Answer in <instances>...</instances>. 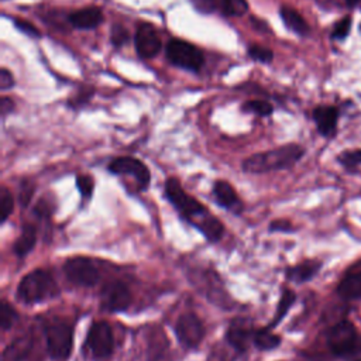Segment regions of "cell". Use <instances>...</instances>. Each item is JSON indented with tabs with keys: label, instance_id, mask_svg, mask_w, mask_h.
I'll return each instance as SVG.
<instances>
[{
	"label": "cell",
	"instance_id": "21",
	"mask_svg": "<svg viewBox=\"0 0 361 361\" xmlns=\"http://www.w3.org/2000/svg\"><path fill=\"white\" fill-rule=\"evenodd\" d=\"M279 14H281V18L283 20L285 25L292 30L293 32H296L298 35H306L309 32V25L306 23V20L292 7L289 6H282L279 8Z\"/></svg>",
	"mask_w": 361,
	"mask_h": 361
},
{
	"label": "cell",
	"instance_id": "7",
	"mask_svg": "<svg viewBox=\"0 0 361 361\" xmlns=\"http://www.w3.org/2000/svg\"><path fill=\"white\" fill-rule=\"evenodd\" d=\"M86 347L93 358L106 361L114 351V337L110 324L104 320H96L90 324L86 336Z\"/></svg>",
	"mask_w": 361,
	"mask_h": 361
},
{
	"label": "cell",
	"instance_id": "28",
	"mask_svg": "<svg viewBox=\"0 0 361 361\" xmlns=\"http://www.w3.org/2000/svg\"><path fill=\"white\" fill-rule=\"evenodd\" d=\"M243 110L250 111V113H255L261 117H267L272 113L274 107H272L271 103H268L265 100H247L243 104Z\"/></svg>",
	"mask_w": 361,
	"mask_h": 361
},
{
	"label": "cell",
	"instance_id": "1",
	"mask_svg": "<svg viewBox=\"0 0 361 361\" xmlns=\"http://www.w3.org/2000/svg\"><path fill=\"white\" fill-rule=\"evenodd\" d=\"M165 196L179 216L196 227L209 241L217 243L224 234L223 223L197 199L188 195L176 178L165 180Z\"/></svg>",
	"mask_w": 361,
	"mask_h": 361
},
{
	"label": "cell",
	"instance_id": "31",
	"mask_svg": "<svg viewBox=\"0 0 361 361\" xmlns=\"http://www.w3.org/2000/svg\"><path fill=\"white\" fill-rule=\"evenodd\" d=\"M93 93H94V89H93L92 86H82V87L78 90V93H76L72 99H69L68 104H69L71 107H73V109L82 107L83 104H86V103L90 100V97L93 96Z\"/></svg>",
	"mask_w": 361,
	"mask_h": 361
},
{
	"label": "cell",
	"instance_id": "37",
	"mask_svg": "<svg viewBox=\"0 0 361 361\" xmlns=\"http://www.w3.org/2000/svg\"><path fill=\"white\" fill-rule=\"evenodd\" d=\"M14 86V78L7 68L0 69V89L7 90Z\"/></svg>",
	"mask_w": 361,
	"mask_h": 361
},
{
	"label": "cell",
	"instance_id": "10",
	"mask_svg": "<svg viewBox=\"0 0 361 361\" xmlns=\"http://www.w3.org/2000/svg\"><path fill=\"white\" fill-rule=\"evenodd\" d=\"M109 171L118 176H131L134 178L137 186L140 190H144L148 188L151 180V173L148 166L134 157H118L114 158L109 164Z\"/></svg>",
	"mask_w": 361,
	"mask_h": 361
},
{
	"label": "cell",
	"instance_id": "14",
	"mask_svg": "<svg viewBox=\"0 0 361 361\" xmlns=\"http://www.w3.org/2000/svg\"><path fill=\"white\" fill-rule=\"evenodd\" d=\"M147 358L148 361H171L169 340L161 327H154L148 333Z\"/></svg>",
	"mask_w": 361,
	"mask_h": 361
},
{
	"label": "cell",
	"instance_id": "25",
	"mask_svg": "<svg viewBox=\"0 0 361 361\" xmlns=\"http://www.w3.org/2000/svg\"><path fill=\"white\" fill-rule=\"evenodd\" d=\"M219 8L227 17H238L248 11V3L247 0H220Z\"/></svg>",
	"mask_w": 361,
	"mask_h": 361
},
{
	"label": "cell",
	"instance_id": "9",
	"mask_svg": "<svg viewBox=\"0 0 361 361\" xmlns=\"http://www.w3.org/2000/svg\"><path fill=\"white\" fill-rule=\"evenodd\" d=\"M175 333L179 343L186 348H197L204 338L206 330L203 322L193 312L180 314L175 324Z\"/></svg>",
	"mask_w": 361,
	"mask_h": 361
},
{
	"label": "cell",
	"instance_id": "44",
	"mask_svg": "<svg viewBox=\"0 0 361 361\" xmlns=\"http://www.w3.org/2000/svg\"><path fill=\"white\" fill-rule=\"evenodd\" d=\"M357 361H361V360H357Z\"/></svg>",
	"mask_w": 361,
	"mask_h": 361
},
{
	"label": "cell",
	"instance_id": "30",
	"mask_svg": "<svg viewBox=\"0 0 361 361\" xmlns=\"http://www.w3.org/2000/svg\"><path fill=\"white\" fill-rule=\"evenodd\" d=\"M76 188L80 193V196L87 200L92 197L93 189H94V180L89 175H78L76 176Z\"/></svg>",
	"mask_w": 361,
	"mask_h": 361
},
{
	"label": "cell",
	"instance_id": "40",
	"mask_svg": "<svg viewBox=\"0 0 361 361\" xmlns=\"http://www.w3.org/2000/svg\"><path fill=\"white\" fill-rule=\"evenodd\" d=\"M271 231H289L292 230V224L288 220H275L269 224Z\"/></svg>",
	"mask_w": 361,
	"mask_h": 361
},
{
	"label": "cell",
	"instance_id": "42",
	"mask_svg": "<svg viewBox=\"0 0 361 361\" xmlns=\"http://www.w3.org/2000/svg\"><path fill=\"white\" fill-rule=\"evenodd\" d=\"M224 354H217V353H212L207 361H224Z\"/></svg>",
	"mask_w": 361,
	"mask_h": 361
},
{
	"label": "cell",
	"instance_id": "43",
	"mask_svg": "<svg viewBox=\"0 0 361 361\" xmlns=\"http://www.w3.org/2000/svg\"><path fill=\"white\" fill-rule=\"evenodd\" d=\"M360 1H361V0H345L347 6H350V7H354V6H357Z\"/></svg>",
	"mask_w": 361,
	"mask_h": 361
},
{
	"label": "cell",
	"instance_id": "6",
	"mask_svg": "<svg viewBox=\"0 0 361 361\" xmlns=\"http://www.w3.org/2000/svg\"><path fill=\"white\" fill-rule=\"evenodd\" d=\"M166 58L172 65L192 72H199L204 63L203 52L196 45L179 38H172L166 44Z\"/></svg>",
	"mask_w": 361,
	"mask_h": 361
},
{
	"label": "cell",
	"instance_id": "41",
	"mask_svg": "<svg viewBox=\"0 0 361 361\" xmlns=\"http://www.w3.org/2000/svg\"><path fill=\"white\" fill-rule=\"evenodd\" d=\"M51 213V207L48 206V203L45 200H39L35 206V214L39 217H48Z\"/></svg>",
	"mask_w": 361,
	"mask_h": 361
},
{
	"label": "cell",
	"instance_id": "24",
	"mask_svg": "<svg viewBox=\"0 0 361 361\" xmlns=\"http://www.w3.org/2000/svg\"><path fill=\"white\" fill-rule=\"evenodd\" d=\"M295 299H296V295L293 290L290 289H283L282 293H281V298H279V302H278V306H276V312H275V316L272 319V322L268 324V327H275L276 324H279V322L285 317V314L288 313L289 307L295 303Z\"/></svg>",
	"mask_w": 361,
	"mask_h": 361
},
{
	"label": "cell",
	"instance_id": "4",
	"mask_svg": "<svg viewBox=\"0 0 361 361\" xmlns=\"http://www.w3.org/2000/svg\"><path fill=\"white\" fill-rule=\"evenodd\" d=\"M47 351L54 361H66L73 347V327L61 317L47 320L44 324Z\"/></svg>",
	"mask_w": 361,
	"mask_h": 361
},
{
	"label": "cell",
	"instance_id": "16",
	"mask_svg": "<svg viewBox=\"0 0 361 361\" xmlns=\"http://www.w3.org/2000/svg\"><path fill=\"white\" fill-rule=\"evenodd\" d=\"M69 23L79 30H92L99 27L104 17H103V11L102 8L96 7V6H90V7H85V8H79L73 13L69 14Z\"/></svg>",
	"mask_w": 361,
	"mask_h": 361
},
{
	"label": "cell",
	"instance_id": "20",
	"mask_svg": "<svg viewBox=\"0 0 361 361\" xmlns=\"http://www.w3.org/2000/svg\"><path fill=\"white\" fill-rule=\"evenodd\" d=\"M337 293L343 300H355L361 298V272L348 274L337 286Z\"/></svg>",
	"mask_w": 361,
	"mask_h": 361
},
{
	"label": "cell",
	"instance_id": "39",
	"mask_svg": "<svg viewBox=\"0 0 361 361\" xmlns=\"http://www.w3.org/2000/svg\"><path fill=\"white\" fill-rule=\"evenodd\" d=\"M14 107H16V104L10 97H6V96L1 97V100H0V113H1L3 117L10 114L14 110Z\"/></svg>",
	"mask_w": 361,
	"mask_h": 361
},
{
	"label": "cell",
	"instance_id": "38",
	"mask_svg": "<svg viewBox=\"0 0 361 361\" xmlns=\"http://www.w3.org/2000/svg\"><path fill=\"white\" fill-rule=\"evenodd\" d=\"M21 186L23 188L20 189V203L23 206H27L30 199H31V196H32V192L35 190V188H34L32 183H27V182H24Z\"/></svg>",
	"mask_w": 361,
	"mask_h": 361
},
{
	"label": "cell",
	"instance_id": "12",
	"mask_svg": "<svg viewBox=\"0 0 361 361\" xmlns=\"http://www.w3.org/2000/svg\"><path fill=\"white\" fill-rule=\"evenodd\" d=\"M135 51L140 58L151 59L161 51V38L157 28L149 23L138 24L135 30Z\"/></svg>",
	"mask_w": 361,
	"mask_h": 361
},
{
	"label": "cell",
	"instance_id": "2",
	"mask_svg": "<svg viewBox=\"0 0 361 361\" xmlns=\"http://www.w3.org/2000/svg\"><path fill=\"white\" fill-rule=\"evenodd\" d=\"M303 148L298 144H286L269 151L250 155L243 162V169L248 173H265L293 166L303 155Z\"/></svg>",
	"mask_w": 361,
	"mask_h": 361
},
{
	"label": "cell",
	"instance_id": "32",
	"mask_svg": "<svg viewBox=\"0 0 361 361\" xmlns=\"http://www.w3.org/2000/svg\"><path fill=\"white\" fill-rule=\"evenodd\" d=\"M130 39V34L127 28L121 24H114L111 27V44L116 48H121L124 44H127Z\"/></svg>",
	"mask_w": 361,
	"mask_h": 361
},
{
	"label": "cell",
	"instance_id": "23",
	"mask_svg": "<svg viewBox=\"0 0 361 361\" xmlns=\"http://www.w3.org/2000/svg\"><path fill=\"white\" fill-rule=\"evenodd\" d=\"M252 343L255 344L257 348L262 350V351H267V350H274L281 343V337L275 333L271 331V327H261V329H257L254 331V340Z\"/></svg>",
	"mask_w": 361,
	"mask_h": 361
},
{
	"label": "cell",
	"instance_id": "11",
	"mask_svg": "<svg viewBox=\"0 0 361 361\" xmlns=\"http://www.w3.org/2000/svg\"><path fill=\"white\" fill-rule=\"evenodd\" d=\"M131 305V292L128 286L113 279L107 282L100 292V307L106 312H126Z\"/></svg>",
	"mask_w": 361,
	"mask_h": 361
},
{
	"label": "cell",
	"instance_id": "17",
	"mask_svg": "<svg viewBox=\"0 0 361 361\" xmlns=\"http://www.w3.org/2000/svg\"><path fill=\"white\" fill-rule=\"evenodd\" d=\"M337 109L333 106H319L313 110V120L322 135H331L337 126Z\"/></svg>",
	"mask_w": 361,
	"mask_h": 361
},
{
	"label": "cell",
	"instance_id": "3",
	"mask_svg": "<svg viewBox=\"0 0 361 361\" xmlns=\"http://www.w3.org/2000/svg\"><path fill=\"white\" fill-rule=\"evenodd\" d=\"M58 292L52 274L42 268L25 274L17 286V298L28 305L48 300L56 296Z\"/></svg>",
	"mask_w": 361,
	"mask_h": 361
},
{
	"label": "cell",
	"instance_id": "27",
	"mask_svg": "<svg viewBox=\"0 0 361 361\" xmlns=\"http://www.w3.org/2000/svg\"><path fill=\"white\" fill-rule=\"evenodd\" d=\"M13 207H14V199L11 192L6 186H1V190H0V223L1 224H4L8 216L13 213Z\"/></svg>",
	"mask_w": 361,
	"mask_h": 361
},
{
	"label": "cell",
	"instance_id": "22",
	"mask_svg": "<svg viewBox=\"0 0 361 361\" xmlns=\"http://www.w3.org/2000/svg\"><path fill=\"white\" fill-rule=\"evenodd\" d=\"M32 345V340L31 336L25 334V336H20L17 337L13 343H10L7 345V348L4 350V360L6 361H21L23 358L27 357V354L30 353Z\"/></svg>",
	"mask_w": 361,
	"mask_h": 361
},
{
	"label": "cell",
	"instance_id": "33",
	"mask_svg": "<svg viewBox=\"0 0 361 361\" xmlns=\"http://www.w3.org/2000/svg\"><path fill=\"white\" fill-rule=\"evenodd\" d=\"M13 21H14L16 28H17L18 31H21L23 34L30 35V37H34V38H39V37H41L39 30H38L32 23H30V21H27V20H23V18H17V17L13 18Z\"/></svg>",
	"mask_w": 361,
	"mask_h": 361
},
{
	"label": "cell",
	"instance_id": "15",
	"mask_svg": "<svg viewBox=\"0 0 361 361\" xmlns=\"http://www.w3.org/2000/svg\"><path fill=\"white\" fill-rule=\"evenodd\" d=\"M214 200L224 209L238 214L243 212V202L234 188L227 180H216L213 183Z\"/></svg>",
	"mask_w": 361,
	"mask_h": 361
},
{
	"label": "cell",
	"instance_id": "5",
	"mask_svg": "<svg viewBox=\"0 0 361 361\" xmlns=\"http://www.w3.org/2000/svg\"><path fill=\"white\" fill-rule=\"evenodd\" d=\"M327 344L330 350L338 357H347L355 353H361V337L348 320L336 323L327 331Z\"/></svg>",
	"mask_w": 361,
	"mask_h": 361
},
{
	"label": "cell",
	"instance_id": "29",
	"mask_svg": "<svg viewBox=\"0 0 361 361\" xmlns=\"http://www.w3.org/2000/svg\"><path fill=\"white\" fill-rule=\"evenodd\" d=\"M247 54L250 55L251 59L254 61H258L261 63H269L274 58V52L262 45H258V44H251L248 48H247Z\"/></svg>",
	"mask_w": 361,
	"mask_h": 361
},
{
	"label": "cell",
	"instance_id": "18",
	"mask_svg": "<svg viewBox=\"0 0 361 361\" xmlns=\"http://www.w3.org/2000/svg\"><path fill=\"white\" fill-rule=\"evenodd\" d=\"M322 264L316 259H307V261H303L298 265H293L290 268L286 269V278L289 281H293L296 283H302V282H306L309 279H312L320 269Z\"/></svg>",
	"mask_w": 361,
	"mask_h": 361
},
{
	"label": "cell",
	"instance_id": "35",
	"mask_svg": "<svg viewBox=\"0 0 361 361\" xmlns=\"http://www.w3.org/2000/svg\"><path fill=\"white\" fill-rule=\"evenodd\" d=\"M350 27H351V18L350 17H344L341 18L336 25L334 30L331 32V37L336 39H343L347 37V34L350 32Z\"/></svg>",
	"mask_w": 361,
	"mask_h": 361
},
{
	"label": "cell",
	"instance_id": "13",
	"mask_svg": "<svg viewBox=\"0 0 361 361\" xmlns=\"http://www.w3.org/2000/svg\"><path fill=\"white\" fill-rule=\"evenodd\" d=\"M254 329L251 323L245 319L233 320L226 330V341L237 353H244L248 350L250 343L254 340Z\"/></svg>",
	"mask_w": 361,
	"mask_h": 361
},
{
	"label": "cell",
	"instance_id": "36",
	"mask_svg": "<svg viewBox=\"0 0 361 361\" xmlns=\"http://www.w3.org/2000/svg\"><path fill=\"white\" fill-rule=\"evenodd\" d=\"M190 1L197 11L204 13V14L213 13L219 7V3H220V0H190Z\"/></svg>",
	"mask_w": 361,
	"mask_h": 361
},
{
	"label": "cell",
	"instance_id": "26",
	"mask_svg": "<svg viewBox=\"0 0 361 361\" xmlns=\"http://www.w3.org/2000/svg\"><path fill=\"white\" fill-rule=\"evenodd\" d=\"M18 319V313L16 312V309L6 300L1 302L0 305V327L3 331H7L8 329H11V326L17 322Z\"/></svg>",
	"mask_w": 361,
	"mask_h": 361
},
{
	"label": "cell",
	"instance_id": "34",
	"mask_svg": "<svg viewBox=\"0 0 361 361\" xmlns=\"http://www.w3.org/2000/svg\"><path fill=\"white\" fill-rule=\"evenodd\" d=\"M338 161L344 166H357L361 164V148L355 151H345L338 157Z\"/></svg>",
	"mask_w": 361,
	"mask_h": 361
},
{
	"label": "cell",
	"instance_id": "8",
	"mask_svg": "<svg viewBox=\"0 0 361 361\" xmlns=\"http://www.w3.org/2000/svg\"><path fill=\"white\" fill-rule=\"evenodd\" d=\"M63 274L69 282L79 286H93L100 279L97 267L86 257H72L63 264Z\"/></svg>",
	"mask_w": 361,
	"mask_h": 361
},
{
	"label": "cell",
	"instance_id": "19",
	"mask_svg": "<svg viewBox=\"0 0 361 361\" xmlns=\"http://www.w3.org/2000/svg\"><path fill=\"white\" fill-rule=\"evenodd\" d=\"M37 241V230L32 224L25 223L21 228L20 235L17 237V240L13 244V252L18 257L23 258L25 257L35 245Z\"/></svg>",
	"mask_w": 361,
	"mask_h": 361
}]
</instances>
